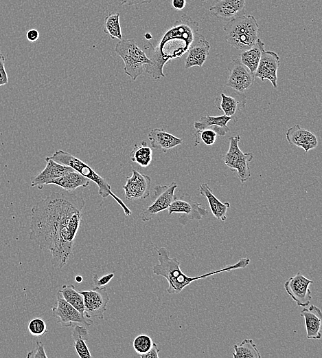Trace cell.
<instances>
[{
  "label": "cell",
  "mask_w": 322,
  "mask_h": 358,
  "mask_svg": "<svg viewBox=\"0 0 322 358\" xmlns=\"http://www.w3.org/2000/svg\"><path fill=\"white\" fill-rule=\"evenodd\" d=\"M85 201L67 193L52 192L31 209L29 238L48 250L51 263L61 269L73 257V242L82 222Z\"/></svg>",
  "instance_id": "1"
},
{
  "label": "cell",
  "mask_w": 322,
  "mask_h": 358,
  "mask_svg": "<svg viewBox=\"0 0 322 358\" xmlns=\"http://www.w3.org/2000/svg\"><path fill=\"white\" fill-rule=\"evenodd\" d=\"M198 30L197 21L183 14L164 32L155 47L148 42L143 50L152 65L145 69V72L155 80L165 77L163 71L165 65L187 53Z\"/></svg>",
  "instance_id": "2"
},
{
  "label": "cell",
  "mask_w": 322,
  "mask_h": 358,
  "mask_svg": "<svg viewBox=\"0 0 322 358\" xmlns=\"http://www.w3.org/2000/svg\"><path fill=\"white\" fill-rule=\"evenodd\" d=\"M48 157L58 163L71 167L89 180L95 182L98 187L99 195L102 198L111 196L122 208L126 215H131L132 211L130 209L121 198L112 191L111 185L89 165L70 153L61 149L56 151L52 156Z\"/></svg>",
  "instance_id": "3"
},
{
  "label": "cell",
  "mask_w": 322,
  "mask_h": 358,
  "mask_svg": "<svg viewBox=\"0 0 322 358\" xmlns=\"http://www.w3.org/2000/svg\"><path fill=\"white\" fill-rule=\"evenodd\" d=\"M225 39L236 50L251 48L258 39L259 25L252 15H243L229 20L224 25Z\"/></svg>",
  "instance_id": "4"
},
{
  "label": "cell",
  "mask_w": 322,
  "mask_h": 358,
  "mask_svg": "<svg viewBox=\"0 0 322 358\" xmlns=\"http://www.w3.org/2000/svg\"><path fill=\"white\" fill-rule=\"evenodd\" d=\"M116 54L124 63V71L132 81H135L152 65L145 51L141 49L134 39H122L115 46Z\"/></svg>",
  "instance_id": "5"
},
{
  "label": "cell",
  "mask_w": 322,
  "mask_h": 358,
  "mask_svg": "<svg viewBox=\"0 0 322 358\" xmlns=\"http://www.w3.org/2000/svg\"><path fill=\"white\" fill-rule=\"evenodd\" d=\"M240 136L236 135L229 138V146L227 152L223 157L225 164L231 169L235 170L238 178L242 183L251 177L249 162L253 160L252 153H244L239 147Z\"/></svg>",
  "instance_id": "6"
},
{
  "label": "cell",
  "mask_w": 322,
  "mask_h": 358,
  "mask_svg": "<svg viewBox=\"0 0 322 358\" xmlns=\"http://www.w3.org/2000/svg\"><path fill=\"white\" fill-rule=\"evenodd\" d=\"M178 185L174 182L167 185L155 186L153 189L152 202L140 213V218L143 222L151 220L159 213L168 209L176 198L174 194Z\"/></svg>",
  "instance_id": "7"
},
{
  "label": "cell",
  "mask_w": 322,
  "mask_h": 358,
  "mask_svg": "<svg viewBox=\"0 0 322 358\" xmlns=\"http://www.w3.org/2000/svg\"><path fill=\"white\" fill-rule=\"evenodd\" d=\"M168 210L169 215L173 213L183 214L179 218V222L182 225L187 224L191 220H200L208 216L206 208L200 203L193 200L187 193H184L179 199L176 198Z\"/></svg>",
  "instance_id": "8"
},
{
  "label": "cell",
  "mask_w": 322,
  "mask_h": 358,
  "mask_svg": "<svg viewBox=\"0 0 322 358\" xmlns=\"http://www.w3.org/2000/svg\"><path fill=\"white\" fill-rule=\"evenodd\" d=\"M56 297L57 305L51 310L57 323L65 327H73L78 324L90 326L93 324L92 319L87 318L65 299L60 290L56 293Z\"/></svg>",
  "instance_id": "9"
},
{
  "label": "cell",
  "mask_w": 322,
  "mask_h": 358,
  "mask_svg": "<svg viewBox=\"0 0 322 358\" xmlns=\"http://www.w3.org/2000/svg\"><path fill=\"white\" fill-rule=\"evenodd\" d=\"M78 292L83 296L84 316L89 319L96 317L104 319V314L109 302L106 287H94L91 290Z\"/></svg>",
  "instance_id": "10"
},
{
  "label": "cell",
  "mask_w": 322,
  "mask_h": 358,
  "mask_svg": "<svg viewBox=\"0 0 322 358\" xmlns=\"http://www.w3.org/2000/svg\"><path fill=\"white\" fill-rule=\"evenodd\" d=\"M311 284H313L312 280L298 272L286 281L284 287L297 306L306 307L312 299L311 291L309 288Z\"/></svg>",
  "instance_id": "11"
},
{
  "label": "cell",
  "mask_w": 322,
  "mask_h": 358,
  "mask_svg": "<svg viewBox=\"0 0 322 358\" xmlns=\"http://www.w3.org/2000/svg\"><path fill=\"white\" fill-rule=\"evenodd\" d=\"M229 72L226 86L238 92L243 93L254 83V74L244 66L239 59L232 60L227 66Z\"/></svg>",
  "instance_id": "12"
},
{
  "label": "cell",
  "mask_w": 322,
  "mask_h": 358,
  "mask_svg": "<svg viewBox=\"0 0 322 358\" xmlns=\"http://www.w3.org/2000/svg\"><path fill=\"white\" fill-rule=\"evenodd\" d=\"M150 176L133 169L132 175L122 187L125 198L128 200L146 199L150 196Z\"/></svg>",
  "instance_id": "13"
},
{
  "label": "cell",
  "mask_w": 322,
  "mask_h": 358,
  "mask_svg": "<svg viewBox=\"0 0 322 358\" xmlns=\"http://www.w3.org/2000/svg\"><path fill=\"white\" fill-rule=\"evenodd\" d=\"M280 65L279 56L273 51H264L262 54L254 77L262 82L268 80L274 88L277 87V71Z\"/></svg>",
  "instance_id": "14"
},
{
  "label": "cell",
  "mask_w": 322,
  "mask_h": 358,
  "mask_svg": "<svg viewBox=\"0 0 322 358\" xmlns=\"http://www.w3.org/2000/svg\"><path fill=\"white\" fill-rule=\"evenodd\" d=\"M210 44L206 38L197 32L189 48L185 61V69L198 66L201 67L209 54Z\"/></svg>",
  "instance_id": "15"
},
{
  "label": "cell",
  "mask_w": 322,
  "mask_h": 358,
  "mask_svg": "<svg viewBox=\"0 0 322 358\" xmlns=\"http://www.w3.org/2000/svg\"><path fill=\"white\" fill-rule=\"evenodd\" d=\"M231 94H226L221 92L216 98L215 105L218 109L224 113V115L230 116L233 120L235 117L244 107L246 102V96L241 92L233 90Z\"/></svg>",
  "instance_id": "16"
},
{
  "label": "cell",
  "mask_w": 322,
  "mask_h": 358,
  "mask_svg": "<svg viewBox=\"0 0 322 358\" xmlns=\"http://www.w3.org/2000/svg\"><path fill=\"white\" fill-rule=\"evenodd\" d=\"M45 161L47 165L44 169L32 180V187H37L38 189H42L52 180L73 171L71 167L58 163L49 157L45 158Z\"/></svg>",
  "instance_id": "17"
},
{
  "label": "cell",
  "mask_w": 322,
  "mask_h": 358,
  "mask_svg": "<svg viewBox=\"0 0 322 358\" xmlns=\"http://www.w3.org/2000/svg\"><path fill=\"white\" fill-rule=\"evenodd\" d=\"M246 0H220L209 8L216 17L230 20L245 15Z\"/></svg>",
  "instance_id": "18"
},
{
  "label": "cell",
  "mask_w": 322,
  "mask_h": 358,
  "mask_svg": "<svg viewBox=\"0 0 322 358\" xmlns=\"http://www.w3.org/2000/svg\"><path fill=\"white\" fill-rule=\"evenodd\" d=\"M286 138L289 145L301 148L306 153L318 145L317 137L299 125H295L287 129Z\"/></svg>",
  "instance_id": "19"
},
{
  "label": "cell",
  "mask_w": 322,
  "mask_h": 358,
  "mask_svg": "<svg viewBox=\"0 0 322 358\" xmlns=\"http://www.w3.org/2000/svg\"><path fill=\"white\" fill-rule=\"evenodd\" d=\"M303 308L300 315L304 319L306 337L308 339L319 340L321 337V310L313 304L308 308Z\"/></svg>",
  "instance_id": "20"
},
{
  "label": "cell",
  "mask_w": 322,
  "mask_h": 358,
  "mask_svg": "<svg viewBox=\"0 0 322 358\" xmlns=\"http://www.w3.org/2000/svg\"><path fill=\"white\" fill-rule=\"evenodd\" d=\"M232 120L230 116L225 115L220 116H203L200 118L194 123V127L196 131L205 129H211L214 130L219 136H224L230 129L227 127V123Z\"/></svg>",
  "instance_id": "21"
},
{
  "label": "cell",
  "mask_w": 322,
  "mask_h": 358,
  "mask_svg": "<svg viewBox=\"0 0 322 358\" xmlns=\"http://www.w3.org/2000/svg\"><path fill=\"white\" fill-rule=\"evenodd\" d=\"M151 147L157 150H163L164 152L173 149L183 143V139L178 138L172 134L165 131L163 129L155 128L148 134Z\"/></svg>",
  "instance_id": "22"
},
{
  "label": "cell",
  "mask_w": 322,
  "mask_h": 358,
  "mask_svg": "<svg viewBox=\"0 0 322 358\" xmlns=\"http://www.w3.org/2000/svg\"><path fill=\"white\" fill-rule=\"evenodd\" d=\"M200 194L205 197L212 213V215L218 220L225 221L227 220V212L230 207L228 202H222L215 196L211 189L207 183L199 185Z\"/></svg>",
  "instance_id": "23"
},
{
  "label": "cell",
  "mask_w": 322,
  "mask_h": 358,
  "mask_svg": "<svg viewBox=\"0 0 322 358\" xmlns=\"http://www.w3.org/2000/svg\"><path fill=\"white\" fill-rule=\"evenodd\" d=\"M89 181L88 178L73 170L52 180L49 185H56L67 192H71L79 187H87L89 185Z\"/></svg>",
  "instance_id": "24"
},
{
  "label": "cell",
  "mask_w": 322,
  "mask_h": 358,
  "mask_svg": "<svg viewBox=\"0 0 322 358\" xmlns=\"http://www.w3.org/2000/svg\"><path fill=\"white\" fill-rule=\"evenodd\" d=\"M264 51V43L257 39L255 44L250 48L242 51L240 61L251 72L254 74L259 64L262 52Z\"/></svg>",
  "instance_id": "25"
},
{
  "label": "cell",
  "mask_w": 322,
  "mask_h": 358,
  "mask_svg": "<svg viewBox=\"0 0 322 358\" xmlns=\"http://www.w3.org/2000/svg\"><path fill=\"white\" fill-rule=\"evenodd\" d=\"M71 337L74 341V348L78 357L80 358L92 357L90 350L85 343V341L89 340V332L86 328L75 325Z\"/></svg>",
  "instance_id": "26"
},
{
  "label": "cell",
  "mask_w": 322,
  "mask_h": 358,
  "mask_svg": "<svg viewBox=\"0 0 322 358\" xmlns=\"http://www.w3.org/2000/svg\"><path fill=\"white\" fill-rule=\"evenodd\" d=\"M130 160L141 167L150 165L152 160V149L147 145L146 141H141L140 145H135L130 154Z\"/></svg>",
  "instance_id": "27"
},
{
  "label": "cell",
  "mask_w": 322,
  "mask_h": 358,
  "mask_svg": "<svg viewBox=\"0 0 322 358\" xmlns=\"http://www.w3.org/2000/svg\"><path fill=\"white\" fill-rule=\"evenodd\" d=\"M233 358H260L256 344L251 339H244L240 344L233 346Z\"/></svg>",
  "instance_id": "28"
},
{
  "label": "cell",
  "mask_w": 322,
  "mask_h": 358,
  "mask_svg": "<svg viewBox=\"0 0 322 358\" xmlns=\"http://www.w3.org/2000/svg\"><path fill=\"white\" fill-rule=\"evenodd\" d=\"M119 13H109L104 20L103 31L108 34L111 39H122V33L119 22Z\"/></svg>",
  "instance_id": "29"
},
{
  "label": "cell",
  "mask_w": 322,
  "mask_h": 358,
  "mask_svg": "<svg viewBox=\"0 0 322 358\" xmlns=\"http://www.w3.org/2000/svg\"><path fill=\"white\" fill-rule=\"evenodd\" d=\"M60 291L68 303L76 308L81 314H84L83 296L76 289L73 284L63 285Z\"/></svg>",
  "instance_id": "30"
},
{
  "label": "cell",
  "mask_w": 322,
  "mask_h": 358,
  "mask_svg": "<svg viewBox=\"0 0 322 358\" xmlns=\"http://www.w3.org/2000/svg\"><path fill=\"white\" fill-rule=\"evenodd\" d=\"M216 132L211 129H205L194 134V145L197 146L202 140L204 144L208 146L213 145L216 140Z\"/></svg>",
  "instance_id": "31"
},
{
  "label": "cell",
  "mask_w": 322,
  "mask_h": 358,
  "mask_svg": "<svg viewBox=\"0 0 322 358\" xmlns=\"http://www.w3.org/2000/svg\"><path fill=\"white\" fill-rule=\"evenodd\" d=\"M152 344L153 341L151 337L144 334L137 335L133 340V348L139 355L148 352Z\"/></svg>",
  "instance_id": "32"
},
{
  "label": "cell",
  "mask_w": 322,
  "mask_h": 358,
  "mask_svg": "<svg viewBox=\"0 0 322 358\" xmlns=\"http://www.w3.org/2000/svg\"><path fill=\"white\" fill-rule=\"evenodd\" d=\"M30 333L35 337H41L48 332L45 322L41 317L31 319L27 325Z\"/></svg>",
  "instance_id": "33"
},
{
  "label": "cell",
  "mask_w": 322,
  "mask_h": 358,
  "mask_svg": "<svg viewBox=\"0 0 322 358\" xmlns=\"http://www.w3.org/2000/svg\"><path fill=\"white\" fill-rule=\"evenodd\" d=\"M26 357L27 358H47L45 353L44 345L41 341L36 342V347L32 350L27 352Z\"/></svg>",
  "instance_id": "34"
},
{
  "label": "cell",
  "mask_w": 322,
  "mask_h": 358,
  "mask_svg": "<svg viewBox=\"0 0 322 358\" xmlns=\"http://www.w3.org/2000/svg\"><path fill=\"white\" fill-rule=\"evenodd\" d=\"M114 273H111L106 275H104L100 278L98 277L97 274L93 275V282L95 287H102L106 286L107 284L110 282V281L113 278Z\"/></svg>",
  "instance_id": "35"
},
{
  "label": "cell",
  "mask_w": 322,
  "mask_h": 358,
  "mask_svg": "<svg viewBox=\"0 0 322 358\" xmlns=\"http://www.w3.org/2000/svg\"><path fill=\"white\" fill-rule=\"evenodd\" d=\"M5 57L0 50V87L8 83V76L5 67Z\"/></svg>",
  "instance_id": "36"
},
{
  "label": "cell",
  "mask_w": 322,
  "mask_h": 358,
  "mask_svg": "<svg viewBox=\"0 0 322 358\" xmlns=\"http://www.w3.org/2000/svg\"><path fill=\"white\" fill-rule=\"evenodd\" d=\"M161 349L158 347L156 343L153 342L152 346L150 349L144 354L140 356L141 358H159V352Z\"/></svg>",
  "instance_id": "37"
},
{
  "label": "cell",
  "mask_w": 322,
  "mask_h": 358,
  "mask_svg": "<svg viewBox=\"0 0 322 358\" xmlns=\"http://www.w3.org/2000/svg\"><path fill=\"white\" fill-rule=\"evenodd\" d=\"M122 5L133 6L150 3L152 0H119Z\"/></svg>",
  "instance_id": "38"
},
{
  "label": "cell",
  "mask_w": 322,
  "mask_h": 358,
  "mask_svg": "<svg viewBox=\"0 0 322 358\" xmlns=\"http://www.w3.org/2000/svg\"><path fill=\"white\" fill-rule=\"evenodd\" d=\"M26 38L30 42H35L39 38V32L36 29H30L26 32Z\"/></svg>",
  "instance_id": "39"
},
{
  "label": "cell",
  "mask_w": 322,
  "mask_h": 358,
  "mask_svg": "<svg viewBox=\"0 0 322 358\" xmlns=\"http://www.w3.org/2000/svg\"><path fill=\"white\" fill-rule=\"evenodd\" d=\"M171 3L175 10H181L186 5V0H172Z\"/></svg>",
  "instance_id": "40"
},
{
  "label": "cell",
  "mask_w": 322,
  "mask_h": 358,
  "mask_svg": "<svg viewBox=\"0 0 322 358\" xmlns=\"http://www.w3.org/2000/svg\"><path fill=\"white\" fill-rule=\"evenodd\" d=\"M75 280L76 282L78 283H80L82 282L83 280V277L81 276V275H77L76 277H75Z\"/></svg>",
  "instance_id": "41"
},
{
  "label": "cell",
  "mask_w": 322,
  "mask_h": 358,
  "mask_svg": "<svg viewBox=\"0 0 322 358\" xmlns=\"http://www.w3.org/2000/svg\"><path fill=\"white\" fill-rule=\"evenodd\" d=\"M144 36H145L146 39H147V40H150L152 39V35L150 34V33H148V32L144 34Z\"/></svg>",
  "instance_id": "42"
},
{
  "label": "cell",
  "mask_w": 322,
  "mask_h": 358,
  "mask_svg": "<svg viewBox=\"0 0 322 358\" xmlns=\"http://www.w3.org/2000/svg\"><path fill=\"white\" fill-rule=\"evenodd\" d=\"M202 1H209V0H201Z\"/></svg>",
  "instance_id": "43"
}]
</instances>
